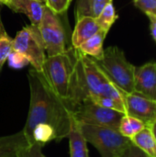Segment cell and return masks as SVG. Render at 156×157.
<instances>
[{"mask_svg": "<svg viewBox=\"0 0 156 157\" xmlns=\"http://www.w3.org/2000/svg\"><path fill=\"white\" fill-rule=\"evenodd\" d=\"M28 78L30 99L27 121L22 130L27 142L39 124L52 127L56 133V142L67 138L73 121L70 105L55 95L43 75L35 69H29Z\"/></svg>", "mask_w": 156, "mask_h": 157, "instance_id": "6da1fadb", "label": "cell"}, {"mask_svg": "<svg viewBox=\"0 0 156 157\" xmlns=\"http://www.w3.org/2000/svg\"><path fill=\"white\" fill-rule=\"evenodd\" d=\"M79 55L78 49L70 47L63 53L47 57L41 72L51 89L71 109L78 89Z\"/></svg>", "mask_w": 156, "mask_h": 157, "instance_id": "7a4b0ae2", "label": "cell"}, {"mask_svg": "<svg viewBox=\"0 0 156 157\" xmlns=\"http://www.w3.org/2000/svg\"><path fill=\"white\" fill-rule=\"evenodd\" d=\"M98 67L118 88L126 94L134 92L135 67L131 63L124 52L117 46H110L104 50L103 57L95 60Z\"/></svg>", "mask_w": 156, "mask_h": 157, "instance_id": "3957f363", "label": "cell"}, {"mask_svg": "<svg viewBox=\"0 0 156 157\" xmlns=\"http://www.w3.org/2000/svg\"><path fill=\"white\" fill-rule=\"evenodd\" d=\"M80 129L87 143L91 144L101 157H120L131 144L119 130L80 123Z\"/></svg>", "mask_w": 156, "mask_h": 157, "instance_id": "277c9868", "label": "cell"}, {"mask_svg": "<svg viewBox=\"0 0 156 157\" xmlns=\"http://www.w3.org/2000/svg\"><path fill=\"white\" fill-rule=\"evenodd\" d=\"M80 61L83 70L85 88L88 99L93 97H108L124 103L126 93L111 83L105 74L98 67L95 60L80 52Z\"/></svg>", "mask_w": 156, "mask_h": 157, "instance_id": "5b68a950", "label": "cell"}, {"mask_svg": "<svg viewBox=\"0 0 156 157\" xmlns=\"http://www.w3.org/2000/svg\"><path fill=\"white\" fill-rule=\"evenodd\" d=\"M12 50L23 54L37 72H42L46 60L45 47L39 29L35 25H28L20 29L12 41Z\"/></svg>", "mask_w": 156, "mask_h": 157, "instance_id": "8992f818", "label": "cell"}, {"mask_svg": "<svg viewBox=\"0 0 156 157\" xmlns=\"http://www.w3.org/2000/svg\"><path fill=\"white\" fill-rule=\"evenodd\" d=\"M37 27L43 40L47 57L63 53L67 50L65 31L59 15L53 13L46 6Z\"/></svg>", "mask_w": 156, "mask_h": 157, "instance_id": "52a82bcc", "label": "cell"}, {"mask_svg": "<svg viewBox=\"0 0 156 157\" xmlns=\"http://www.w3.org/2000/svg\"><path fill=\"white\" fill-rule=\"evenodd\" d=\"M124 113L101 107L90 99L77 106L73 111V118L79 123L101 127L119 129L120 122Z\"/></svg>", "mask_w": 156, "mask_h": 157, "instance_id": "ba28073f", "label": "cell"}, {"mask_svg": "<svg viewBox=\"0 0 156 157\" xmlns=\"http://www.w3.org/2000/svg\"><path fill=\"white\" fill-rule=\"evenodd\" d=\"M125 109L127 115L143 121L147 126L156 121V101L135 91L126 94Z\"/></svg>", "mask_w": 156, "mask_h": 157, "instance_id": "9c48e42d", "label": "cell"}, {"mask_svg": "<svg viewBox=\"0 0 156 157\" xmlns=\"http://www.w3.org/2000/svg\"><path fill=\"white\" fill-rule=\"evenodd\" d=\"M134 91L156 101V62L135 67Z\"/></svg>", "mask_w": 156, "mask_h": 157, "instance_id": "30bf717a", "label": "cell"}, {"mask_svg": "<svg viewBox=\"0 0 156 157\" xmlns=\"http://www.w3.org/2000/svg\"><path fill=\"white\" fill-rule=\"evenodd\" d=\"M3 5L17 13L25 14L32 25L38 26L43 15L45 5L37 0H6Z\"/></svg>", "mask_w": 156, "mask_h": 157, "instance_id": "8fae6325", "label": "cell"}, {"mask_svg": "<svg viewBox=\"0 0 156 157\" xmlns=\"http://www.w3.org/2000/svg\"><path fill=\"white\" fill-rule=\"evenodd\" d=\"M96 18L92 16H85L76 21L72 35V47L78 49L80 45L99 30Z\"/></svg>", "mask_w": 156, "mask_h": 157, "instance_id": "7c38bea8", "label": "cell"}, {"mask_svg": "<svg viewBox=\"0 0 156 157\" xmlns=\"http://www.w3.org/2000/svg\"><path fill=\"white\" fill-rule=\"evenodd\" d=\"M67 138L69 139L70 157H89L87 142L80 129V123L74 118Z\"/></svg>", "mask_w": 156, "mask_h": 157, "instance_id": "4fadbf2b", "label": "cell"}, {"mask_svg": "<svg viewBox=\"0 0 156 157\" xmlns=\"http://www.w3.org/2000/svg\"><path fill=\"white\" fill-rule=\"evenodd\" d=\"M28 144L23 131L6 136H0V157H17V152Z\"/></svg>", "mask_w": 156, "mask_h": 157, "instance_id": "5bb4252c", "label": "cell"}, {"mask_svg": "<svg viewBox=\"0 0 156 157\" xmlns=\"http://www.w3.org/2000/svg\"><path fill=\"white\" fill-rule=\"evenodd\" d=\"M108 32L99 29L96 34L83 42L78 50L85 55H87L94 60H100L104 54L103 43Z\"/></svg>", "mask_w": 156, "mask_h": 157, "instance_id": "9a60e30c", "label": "cell"}, {"mask_svg": "<svg viewBox=\"0 0 156 157\" xmlns=\"http://www.w3.org/2000/svg\"><path fill=\"white\" fill-rule=\"evenodd\" d=\"M131 141L150 157H156V139L150 126H146Z\"/></svg>", "mask_w": 156, "mask_h": 157, "instance_id": "2e32d148", "label": "cell"}, {"mask_svg": "<svg viewBox=\"0 0 156 157\" xmlns=\"http://www.w3.org/2000/svg\"><path fill=\"white\" fill-rule=\"evenodd\" d=\"M146 126L147 125L143 121L127 114H124V116L120 120L118 130L124 137L131 140L141 131H143Z\"/></svg>", "mask_w": 156, "mask_h": 157, "instance_id": "e0dca14e", "label": "cell"}, {"mask_svg": "<svg viewBox=\"0 0 156 157\" xmlns=\"http://www.w3.org/2000/svg\"><path fill=\"white\" fill-rule=\"evenodd\" d=\"M118 17L119 16L116 13V9L114 7L113 2H110L102 9V11L95 18L99 29L108 33L109 29L116 22Z\"/></svg>", "mask_w": 156, "mask_h": 157, "instance_id": "ac0fdd59", "label": "cell"}, {"mask_svg": "<svg viewBox=\"0 0 156 157\" xmlns=\"http://www.w3.org/2000/svg\"><path fill=\"white\" fill-rule=\"evenodd\" d=\"M12 41L13 39L6 34L0 21V63H5L12 52Z\"/></svg>", "mask_w": 156, "mask_h": 157, "instance_id": "d6986e66", "label": "cell"}, {"mask_svg": "<svg viewBox=\"0 0 156 157\" xmlns=\"http://www.w3.org/2000/svg\"><path fill=\"white\" fill-rule=\"evenodd\" d=\"M89 99L91 101H93L94 103L101 106V107L110 109H114V110H117V111H120V112H122V113L126 114V109H125L124 103H122L120 101H118V100H116L114 98H108V97L99 96V97L90 98Z\"/></svg>", "mask_w": 156, "mask_h": 157, "instance_id": "ffe728a7", "label": "cell"}, {"mask_svg": "<svg viewBox=\"0 0 156 157\" xmlns=\"http://www.w3.org/2000/svg\"><path fill=\"white\" fill-rule=\"evenodd\" d=\"M42 147L43 146L39 144H28L17 152V157H47L41 151Z\"/></svg>", "mask_w": 156, "mask_h": 157, "instance_id": "44dd1931", "label": "cell"}, {"mask_svg": "<svg viewBox=\"0 0 156 157\" xmlns=\"http://www.w3.org/2000/svg\"><path fill=\"white\" fill-rule=\"evenodd\" d=\"M73 0H46L45 6L56 15H62L67 11Z\"/></svg>", "mask_w": 156, "mask_h": 157, "instance_id": "7402d4cb", "label": "cell"}, {"mask_svg": "<svg viewBox=\"0 0 156 157\" xmlns=\"http://www.w3.org/2000/svg\"><path fill=\"white\" fill-rule=\"evenodd\" d=\"M93 0H77L75 6V20L77 21L82 17L92 16L91 7Z\"/></svg>", "mask_w": 156, "mask_h": 157, "instance_id": "603a6c76", "label": "cell"}, {"mask_svg": "<svg viewBox=\"0 0 156 157\" xmlns=\"http://www.w3.org/2000/svg\"><path fill=\"white\" fill-rule=\"evenodd\" d=\"M8 63L11 67L13 68H21L26 66L29 63L28 59L21 53L15 52L12 50V52H10L9 56H8Z\"/></svg>", "mask_w": 156, "mask_h": 157, "instance_id": "cb8c5ba5", "label": "cell"}, {"mask_svg": "<svg viewBox=\"0 0 156 157\" xmlns=\"http://www.w3.org/2000/svg\"><path fill=\"white\" fill-rule=\"evenodd\" d=\"M133 3L145 15L152 14L156 16V0H133Z\"/></svg>", "mask_w": 156, "mask_h": 157, "instance_id": "d4e9b609", "label": "cell"}, {"mask_svg": "<svg viewBox=\"0 0 156 157\" xmlns=\"http://www.w3.org/2000/svg\"><path fill=\"white\" fill-rule=\"evenodd\" d=\"M120 157H150L146 155L143 151L134 145L132 143L129 145V147L124 151L122 155Z\"/></svg>", "mask_w": 156, "mask_h": 157, "instance_id": "484cf974", "label": "cell"}, {"mask_svg": "<svg viewBox=\"0 0 156 157\" xmlns=\"http://www.w3.org/2000/svg\"><path fill=\"white\" fill-rule=\"evenodd\" d=\"M110 2H112V0H93L92 7H91L92 17H97L98 14L102 11V9Z\"/></svg>", "mask_w": 156, "mask_h": 157, "instance_id": "4316f807", "label": "cell"}, {"mask_svg": "<svg viewBox=\"0 0 156 157\" xmlns=\"http://www.w3.org/2000/svg\"><path fill=\"white\" fill-rule=\"evenodd\" d=\"M146 16L148 17L150 21V30H151L152 37L156 43V16L152 14H146Z\"/></svg>", "mask_w": 156, "mask_h": 157, "instance_id": "83f0119b", "label": "cell"}, {"mask_svg": "<svg viewBox=\"0 0 156 157\" xmlns=\"http://www.w3.org/2000/svg\"><path fill=\"white\" fill-rule=\"evenodd\" d=\"M150 128H151V130H152V132H153V133H154V135L156 139V121L150 126Z\"/></svg>", "mask_w": 156, "mask_h": 157, "instance_id": "f1b7e54d", "label": "cell"}, {"mask_svg": "<svg viewBox=\"0 0 156 157\" xmlns=\"http://www.w3.org/2000/svg\"><path fill=\"white\" fill-rule=\"evenodd\" d=\"M37 1H39V2H40V3H42L44 5H45V2H46V0H37Z\"/></svg>", "mask_w": 156, "mask_h": 157, "instance_id": "f546056e", "label": "cell"}, {"mask_svg": "<svg viewBox=\"0 0 156 157\" xmlns=\"http://www.w3.org/2000/svg\"><path fill=\"white\" fill-rule=\"evenodd\" d=\"M3 65H4V63H0V73H1V70L3 68Z\"/></svg>", "mask_w": 156, "mask_h": 157, "instance_id": "4dcf8cb0", "label": "cell"}, {"mask_svg": "<svg viewBox=\"0 0 156 157\" xmlns=\"http://www.w3.org/2000/svg\"><path fill=\"white\" fill-rule=\"evenodd\" d=\"M6 0H2V4H4V2H5Z\"/></svg>", "mask_w": 156, "mask_h": 157, "instance_id": "1f68e13d", "label": "cell"}, {"mask_svg": "<svg viewBox=\"0 0 156 157\" xmlns=\"http://www.w3.org/2000/svg\"><path fill=\"white\" fill-rule=\"evenodd\" d=\"M0 4H2V0H0Z\"/></svg>", "mask_w": 156, "mask_h": 157, "instance_id": "d6a6232c", "label": "cell"}]
</instances>
